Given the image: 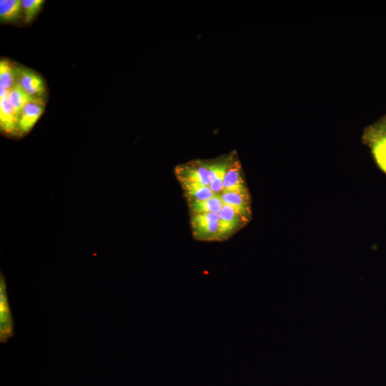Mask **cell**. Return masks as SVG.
I'll return each mask as SVG.
<instances>
[{"label":"cell","instance_id":"obj_14","mask_svg":"<svg viewBox=\"0 0 386 386\" xmlns=\"http://www.w3.org/2000/svg\"><path fill=\"white\" fill-rule=\"evenodd\" d=\"M182 186L189 202L204 201L217 196L214 194L210 187L206 185L187 183L182 184Z\"/></svg>","mask_w":386,"mask_h":386},{"label":"cell","instance_id":"obj_19","mask_svg":"<svg viewBox=\"0 0 386 386\" xmlns=\"http://www.w3.org/2000/svg\"><path fill=\"white\" fill-rule=\"evenodd\" d=\"M385 134H386V128H385Z\"/></svg>","mask_w":386,"mask_h":386},{"label":"cell","instance_id":"obj_18","mask_svg":"<svg viewBox=\"0 0 386 386\" xmlns=\"http://www.w3.org/2000/svg\"><path fill=\"white\" fill-rule=\"evenodd\" d=\"M10 91L0 88V100H4L8 98Z\"/></svg>","mask_w":386,"mask_h":386},{"label":"cell","instance_id":"obj_9","mask_svg":"<svg viewBox=\"0 0 386 386\" xmlns=\"http://www.w3.org/2000/svg\"><path fill=\"white\" fill-rule=\"evenodd\" d=\"M19 115L8 98L0 100V127L2 131L12 134L18 131Z\"/></svg>","mask_w":386,"mask_h":386},{"label":"cell","instance_id":"obj_17","mask_svg":"<svg viewBox=\"0 0 386 386\" xmlns=\"http://www.w3.org/2000/svg\"><path fill=\"white\" fill-rule=\"evenodd\" d=\"M373 153L378 165L386 174V134L376 138L373 145Z\"/></svg>","mask_w":386,"mask_h":386},{"label":"cell","instance_id":"obj_5","mask_svg":"<svg viewBox=\"0 0 386 386\" xmlns=\"http://www.w3.org/2000/svg\"><path fill=\"white\" fill-rule=\"evenodd\" d=\"M219 241L226 239L246 221L247 214L229 205L223 206L219 213Z\"/></svg>","mask_w":386,"mask_h":386},{"label":"cell","instance_id":"obj_8","mask_svg":"<svg viewBox=\"0 0 386 386\" xmlns=\"http://www.w3.org/2000/svg\"><path fill=\"white\" fill-rule=\"evenodd\" d=\"M247 191L242 176L239 160L234 158L233 154L226 171L223 181V192Z\"/></svg>","mask_w":386,"mask_h":386},{"label":"cell","instance_id":"obj_2","mask_svg":"<svg viewBox=\"0 0 386 386\" xmlns=\"http://www.w3.org/2000/svg\"><path fill=\"white\" fill-rule=\"evenodd\" d=\"M14 325L6 279L1 273L0 275V342L6 343L15 336Z\"/></svg>","mask_w":386,"mask_h":386},{"label":"cell","instance_id":"obj_3","mask_svg":"<svg viewBox=\"0 0 386 386\" xmlns=\"http://www.w3.org/2000/svg\"><path fill=\"white\" fill-rule=\"evenodd\" d=\"M176 174L181 184L195 183L210 187V181L207 163L193 161L179 165Z\"/></svg>","mask_w":386,"mask_h":386},{"label":"cell","instance_id":"obj_11","mask_svg":"<svg viewBox=\"0 0 386 386\" xmlns=\"http://www.w3.org/2000/svg\"><path fill=\"white\" fill-rule=\"evenodd\" d=\"M221 198L225 205L232 207L248 216L250 200L248 191L223 192L221 194Z\"/></svg>","mask_w":386,"mask_h":386},{"label":"cell","instance_id":"obj_13","mask_svg":"<svg viewBox=\"0 0 386 386\" xmlns=\"http://www.w3.org/2000/svg\"><path fill=\"white\" fill-rule=\"evenodd\" d=\"M223 206L224 204L221 198V195H217L204 201L189 202V208L191 214L204 212L220 213Z\"/></svg>","mask_w":386,"mask_h":386},{"label":"cell","instance_id":"obj_6","mask_svg":"<svg viewBox=\"0 0 386 386\" xmlns=\"http://www.w3.org/2000/svg\"><path fill=\"white\" fill-rule=\"evenodd\" d=\"M45 100H37L28 103L21 111L18 122V131L27 134L38 122L45 111Z\"/></svg>","mask_w":386,"mask_h":386},{"label":"cell","instance_id":"obj_15","mask_svg":"<svg viewBox=\"0 0 386 386\" xmlns=\"http://www.w3.org/2000/svg\"><path fill=\"white\" fill-rule=\"evenodd\" d=\"M8 99L19 115L28 103L37 100H42L30 95L19 87L17 84L10 91Z\"/></svg>","mask_w":386,"mask_h":386},{"label":"cell","instance_id":"obj_10","mask_svg":"<svg viewBox=\"0 0 386 386\" xmlns=\"http://www.w3.org/2000/svg\"><path fill=\"white\" fill-rule=\"evenodd\" d=\"M23 15L21 0H1L0 1V20L1 24H12Z\"/></svg>","mask_w":386,"mask_h":386},{"label":"cell","instance_id":"obj_12","mask_svg":"<svg viewBox=\"0 0 386 386\" xmlns=\"http://www.w3.org/2000/svg\"><path fill=\"white\" fill-rule=\"evenodd\" d=\"M17 69L6 59L0 61V88L11 91L17 84Z\"/></svg>","mask_w":386,"mask_h":386},{"label":"cell","instance_id":"obj_7","mask_svg":"<svg viewBox=\"0 0 386 386\" xmlns=\"http://www.w3.org/2000/svg\"><path fill=\"white\" fill-rule=\"evenodd\" d=\"M232 154L224 158L207 163L209 171L210 187L214 194L219 195L223 191V181L227 169L232 159Z\"/></svg>","mask_w":386,"mask_h":386},{"label":"cell","instance_id":"obj_16","mask_svg":"<svg viewBox=\"0 0 386 386\" xmlns=\"http://www.w3.org/2000/svg\"><path fill=\"white\" fill-rule=\"evenodd\" d=\"M45 1L43 0H21V8L26 24H30L39 14Z\"/></svg>","mask_w":386,"mask_h":386},{"label":"cell","instance_id":"obj_4","mask_svg":"<svg viewBox=\"0 0 386 386\" xmlns=\"http://www.w3.org/2000/svg\"><path fill=\"white\" fill-rule=\"evenodd\" d=\"M17 84L30 95L45 100L47 95L46 84L36 72L26 68H18Z\"/></svg>","mask_w":386,"mask_h":386},{"label":"cell","instance_id":"obj_1","mask_svg":"<svg viewBox=\"0 0 386 386\" xmlns=\"http://www.w3.org/2000/svg\"><path fill=\"white\" fill-rule=\"evenodd\" d=\"M193 236L199 241H219L220 214L217 212L191 214Z\"/></svg>","mask_w":386,"mask_h":386}]
</instances>
